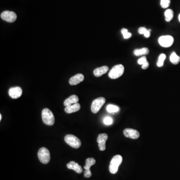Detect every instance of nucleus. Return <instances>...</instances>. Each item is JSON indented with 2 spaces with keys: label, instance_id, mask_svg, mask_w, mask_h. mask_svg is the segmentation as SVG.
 <instances>
[{
  "label": "nucleus",
  "instance_id": "nucleus-17",
  "mask_svg": "<svg viewBox=\"0 0 180 180\" xmlns=\"http://www.w3.org/2000/svg\"><path fill=\"white\" fill-rule=\"evenodd\" d=\"M81 109V105L79 103H76L65 108V112L67 114H71L79 111Z\"/></svg>",
  "mask_w": 180,
  "mask_h": 180
},
{
  "label": "nucleus",
  "instance_id": "nucleus-13",
  "mask_svg": "<svg viewBox=\"0 0 180 180\" xmlns=\"http://www.w3.org/2000/svg\"><path fill=\"white\" fill-rule=\"evenodd\" d=\"M84 80V76L82 74H78L70 78L69 83L71 85H77L83 82Z\"/></svg>",
  "mask_w": 180,
  "mask_h": 180
},
{
  "label": "nucleus",
  "instance_id": "nucleus-19",
  "mask_svg": "<svg viewBox=\"0 0 180 180\" xmlns=\"http://www.w3.org/2000/svg\"><path fill=\"white\" fill-rule=\"evenodd\" d=\"M170 60L171 62L174 65H177L180 62V57L178 56L176 53L173 52L170 56Z\"/></svg>",
  "mask_w": 180,
  "mask_h": 180
},
{
  "label": "nucleus",
  "instance_id": "nucleus-15",
  "mask_svg": "<svg viewBox=\"0 0 180 180\" xmlns=\"http://www.w3.org/2000/svg\"><path fill=\"white\" fill-rule=\"evenodd\" d=\"M78 102H79L78 97L77 95H73L65 100L64 102V105L65 107H68L71 105L78 103Z\"/></svg>",
  "mask_w": 180,
  "mask_h": 180
},
{
  "label": "nucleus",
  "instance_id": "nucleus-21",
  "mask_svg": "<svg viewBox=\"0 0 180 180\" xmlns=\"http://www.w3.org/2000/svg\"><path fill=\"white\" fill-rule=\"evenodd\" d=\"M107 110L109 113H113L119 111L120 108L115 105H109L107 107Z\"/></svg>",
  "mask_w": 180,
  "mask_h": 180
},
{
  "label": "nucleus",
  "instance_id": "nucleus-5",
  "mask_svg": "<svg viewBox=\"0 0 180 180\" xmlns=\"http://www.w3.org/2000/svg\"><path fill=\"white\" fill-rule=\"evenodd\" d=\"M38 156L40 162L44 164L48 163L50 161V153L46 148L42 147L40 148L38 152Z\"/></svg>",
  "mask_w": 180,
  "mask_h": 180
},
{
  "label": "nucleus",
  "instance_id": "nucleus-28",
  "mask_svg": "<svg viewBox=\"0 0 180 180\" xmlns=\"http://www.w3.org/2000/svg\"><path fill=\"white\" fill-rule=\"evenodd\" d=\"M149 63L148 61H147V62H146V63L144 64L143 65H142V68L143 69H148V68L149 67Z\"/></svg>",
  "mask_w": 180,
  "mask_h": 180
},
{
  "label": "nucleus",
  "instance_id": "nucleus-2",
  "mask_svg": "<svg viewBox=\"0 0 180 180\" xmlns=\"http://www.w3.org/2000/svg\"><path fill=\"white\" fill-rule=\"evenodd\" d=\"M123 161L121 155H116L112 158L109 166V171L111 173L115 174L118 172V168Z\"/></svg>",
  "mask_w": 180,
  "mask_h": 180
},
{
  "label": "nucleus",
  "instance_id": "nucleus-3",
  "mask_svg": "<svg viewBox=\"0 0 180 180\" xmlns=\"http://www.w3.org/2000/svg\"><path fill=\"white\" fill-rule=\"evenodd\" d=\"M125 71V68L122 64L115 66L109 72V77L112 79H116L123 75Z\"/></svg>",
  "mask_w": 180,
  "mask_h": 180
},
{
  "label": "nucleus",
  "instance_id": "nucleus-25",
  "mask_svg": "<svg viewBox=\"0 0 180 180\" xmlns=\"http://www.w3.org/2000/svg\"><path fill=\"white\" fill-rule=\"evenodd\" d=\"M113 122V120L112 119V118L110 117H107L104 119V123L105 125H110L112 124Z\"/></svg>",
  "mask_w": 180,
  "mask_h": 180
},
{
  "label": "nucleus",
  "instance_id": "nucleus-31",
  "mask_svg": "<svg viewBox=\"0 0 180 180\" xmlns=\"http://www.w3.org/2000/svg\"><path fill=\"white\" fill-rule=\"evenodd\" d=\"M179 22H180V15H179Z\"/></svg>",
  "mask_w": 180,
  "mask_h": 180
},
{
  "label": "nucleus",
  "instance_id": "nucleus-6",
  "mask_svg": "<svg viewBox=\"0 0 180 180\" xmlns=\"http://www.w3.org/2000/svg\"><path fill=\"white\" fill-rule=\"evenodd\" d=\"M106 102L104 97H100L93 101L91 105V111L93 113H97Z\"/></svg>",
  "mask_w": 180,
  "mask_h": 180
},
{
  "label": "nucleus",
  "instance_id": "nucleus-18",
  "mask_svg": "<svg viewBox=\"0 0 180 180\" xmlns=\"http://www.w3.org/2000/svg\"><path fill=\"white\" fill-rule=\"evenodd\" d=\"M149 53V49L143 48L140 49H136L134 51V54L136 56H140L142 55H146Z\"/></svg>",
  "mask_w": 180,
  "mask_h": 180
},
{
  "label": "nucleus",
  "instance_id": "nucleus-11",
  "mask_svg": "<svg viewBox=\"0 0 180 180\" xmlns=\"http://www.w3.org/2000/svg\"><path fill=\"white\" fill-rule=\"evenodd\" d=\"M124 135L127 138L132 139H137L140 137L139 132L133 129L127 128L124 130Z\"/></svg>",
  "mask_w": 180,
  "mask_h": 180
},
{
  "label": "nucleus",
  "instance_id": "nucleus-4",
  "mask_svg": "<svg viewBox=\"0 0 180 180\" xmlns=\"http://www.w3.org/2000/svg\"><path fill=\"white\" fill-rule=\"evenodd\" d=\"M65 142L71 147L78 149L81 146V142L80 139L73 135H67L65 137Z\"/></svg>",
  "mask_w": 180,
  "mask_h": 180
},
{
  "label": "nucleus",
  "instance_id": "nucleus-1",
  "mask_svg": "<svg viewBox=\"0 0 180 180\" xmlns=\"http://www.w3.org/2000/svg\"><path fill=\"white\" fill-rule=\"evenodd\" d=\"M42 120L45 124L52 126L55 123V117L52 112L48 108H45L42 112Z\"/></svg>",
  "mask_w": 180,
  "mask_h": 180
},
{
  "label": "nucleus",
  "instance_id": "nucleus-14",
  "mask_svg": "<svg viewBox=\"0 0 180 180\" xmlns=\"http://www.w3.org/2000/svg\"><path fill=\"white\" fill-rule=\"evenodd\" d=\"M67 167L69 169L74 170L78 174H81L83 172L82 167L75 161L70 162L67 164Z\"/></svg>",
  "mask_w": 180,
  "mask_h": 180
},
{
  "label": "nucleus",
  "instance_id": "nucleus-30",
  "mask_svg": "<svg viewBox=\"0 0 180 180\" xmlns=\"http://www.w3.org/2000/svg\"><path fill=\"white\" fill-rule=\"evenodd\" d=\"M2 116L1 114V115H0V121L2 120Z\"/></svg>",
  "mask_w": 180,
  "mask_h": 180
},
{
  "label": "nucleus",
  "instance_id": "nucleus-26",
  "mask_svg": "<svg viewBox=\"0 0 180 180\" xmlns=\"http://www.w3.org/2000/svg\"><path fill=\"white\" fill-rule=\"evenodd\" d=\"M147 58L146 56H143L141 58L138 59V63L139 65H142L147 62Z\"/></svg>",
  "mask_w": 180,
  "mask_h": 180
},
{
  "label": "nucleus",
  "instance_id": "nucleus-10",
  "mask_svg": "<svg viewBox=\"0 0 180 180\" xmlns=\"http://www.w3.org/2000/svg\"><path fill=\"white\" fill-rule=\"evenodd\" d=\"M108 138L107 134L103 133L99 135L97 138V142L100 151H103L106 150V142Z\"/></svg>",
  "mask_w": 180,
  "mask_h": 180
},
{
  "label": "nucleus",
  "instance_id": "nucleus-12",
  "mask_svg": "<svg viewBox=\"0 0 180 180\" xmlns=\"http://www.w3.org/2000/svg\"><path fill=\"white\" fill-rule=\"evenodd\" d=\"M23 93L22 89L20 87H15L11 88L9 90V95L14 99L19 98L22 96Z\"/></svg>",
  "mask_w": 180,
  "mask_h": 180
},
{
  "label": "nucleus",
  "instance_id": "nucleus-22",
  "mask_svg": "<svg viewBox=\"0 0 180 180\" xmlns=\"http://www.w3.org/2000/svg\"><path fill=\"white\" fill-rule=\"evenodd\" d=\"M166 58V56L164 54H162L159 56V57L158 58V60L157 62V66L159 67H163L164 66V63Z\"/></svg>",
  "mask_w": 180,
  "mask_h": 180
},
{
  "label": "nucleus",
  "instance_id": "nucleus-16",
  "mask_svg": "<svg viewBox=\"0 0 180 180\" xmlns=\"http://www.w3.org/2000/svg\"><path fill=\"white\" fill-rule=\"evenodd\" d=\"M109 70V67L106 66L97 68L94 71V75L97 77H99L106 73Z\"/></svg>",
  "mask_w": 180,
  "mask_h": 180
},
{
  "label": "nucleus",
  "instance_id": "nucleus-8",
  "mask_svg": "<svg viewBox=\"0 0 180 180\" xmlns=\"http://www.w3.org/2000/svg\"><path fill=\"white\" fill-rule=\"evenodd\" d=\"M158 42L160 45L164 48L171 46L174 43V38L171 36H162L159 38Z\"/></svg>",
  "mask_w": 180,
  "mask_h": 180
},
{
  "label": "nucleus",
  "instance_id": "nucleus-24",
  "mask_svg": "<svg viewBox=\"0 0 180 180\" xmlns=\"http://www.w3.org/2000/svg\"><path fill=\"white\" fill-rule=\"evenodd\" d=\"M171 3V0H161V6L163 8H167L170 6Z\"/></svg>",
  "mask_w": 180,
  "mask_h": 180
},
{
  "label": "nucleus",
  "instance_id": "nucleus-29",
  "mask_svg": "<svg viewBox=\"0 0 180 180\" xmlns=\"http://www.w3.org/2000/svg\"><path fill=\"white\" fill-rule=\"evenodd\" d=\"M150 31H151V30H148L147 32L145 33L144 35L145 37L146 38H149L150 36Z\"/></svg>",
  "mask_w": 180,
  "mask_h": 180
},
{
  "label": "nucleus",
  "instance_id": "nucleus-9",
  "mask_svg": "<svg viewBox=\"0 0 180 180\" xmlns=\"http://www.w3.org/2000/svg\"><path fill=\"white\" fill-rule=\"evenodd\" d=\"M1 17L4 21L9 23H13L16 20L17 17V15L14 12L5 11L1 14Z\"/></svg>",
  "mask_w": 180,
  "mask_h": 180
},
{
  "label": "nucleus",
  "instance_id": "nucleus-23",
  "mask_svg": "<svg viewBox=\"0 0 180 180\" xmlns=\"http://www.w3.org/2000/svg\"><path fill=\"white\" fill-rule=\"evenodd\" d=\"M121 33L123 35V37L125 39H128L132 37V34L128 32V30L125 28L122 29Z\"/></svg>",
  "mask_w": 180,
  "mask_h": 180
},
{
  "label": "nucleus",
  "instance_id": "nucleus-27",
  "mask_svg": "<svg viewBox=\"0 0 180 180\" xmlns=\"http://www.w3.org/2000/svg\"><path fill=\"white\" fill-rule=\"evenodd\" d=\"M148 29L145 27H140L138 30L139 33L141 35H144L145 33L147 32Z\"/></svg>",
  "mask_w": 180,
  "mask_h": 180
},
{
  "label": "nucleus",
  "instance_id": "nucleus-7",
  "mask_svg": "<svg viewBox=\"0 0 180 180\" xmlns=\"http://www.w3.org/2000/svg\"><path fill=\"white\" fill-rule=\"evenodd\" d=\"M96 163V160L93 158H88L86 160V165L84 166L85 169L84 175L85 178H90L92 176V172L91 171L90 168Z\"/></svg>",
  "mask_w": 180,
  "mask_h": 180
},
{
  "label": "nucleus",
  "instance_id": "nucleus-20",
  "mask_svg": "<svg viewBox=\"0 0 180 180\" xmlns=\"http://www.w3.org/2000/svg\"><path fill=\"white\" fill-rule=\"evenodd\" d=\"M174 16L173 11L171 9H168L165 12V17L166 22H170L172 20Z\"/></svg>",
  "mask_w": 180,
  "mask_h": 180
}]
</instances>
